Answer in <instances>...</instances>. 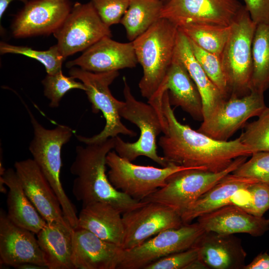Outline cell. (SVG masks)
<instances>
[{
  "label": "cell",
  "mask_w": 269,
  "mask_h": 269,
  "mask_svg": "<svg viewBox=\"0 0 269 269\" xmlns=\"http://www.w3.org/2000/svg\"><path fill=\"white\" fill-rule=\"evenodd\" d=\"M190 40L205 51L220 57L229 39L231 26L188 23L178 27Z\"/></svg>",
  "instance_id": "f546056e"
},
{
  "label": "cell",
  "mask_w": 269,
  "mask_h": 269,
  "mask_svg": "<svg viewBox=\"0 0 269 269\" xmlns=\"http://www.w3.org/2000/svg\"><path fill=\"white\" fill-rule=\"evenodd\" d=\"M197 222L205 231L223 235L246 233L259 237L269 229L268 219L252 215L233 203L198 217Z\"/></svg>",
  "instance_id": "7402d4cb"
},
{
  "label": "cell",
  "mask_w": 269,
  "mask_h": 269,
  "mask_svg": "<svg viewBox=\"0 0 269 269\" xmlns=\"http://www.w3.org/2000/svg\"><path fill=\"white\" fill-rule=\"evenodd\" d=\"M263 93L256 91L243 97L231 96L198 131L214 139L227 141L250 118L259 116L267 107Z\"/></svg>",
  "instance_id": "5bb4252c"
},
{
  "label": "cell",
  "mask_w": 269,
  "mask_h": 269,
  "mask_svg": "<svg viewBox=\"0 0 269 269\" xmlns=\"http://www.w3.org/2000/svg\"><path fill=\"white\" fill-rule=\"evenodd\" d=\"M137 63L132 41L122 43L105 36L79 57L68 61L66 66L70 68L78 66L88 71L102 73L132 68Z\"/></svg>",
  "instance_id": "ac0fdd59"
},
{
  "label": "cell",
  "mask_w": 269,
  "mask_h": 269,
  "mask_svg": "<svg viewBox=\"0 0 269 269\" xmlns=\"http://www.w3.org/2000/svg\"><path fill=\"white\" fill-rule=\"evenodd\" d=\"M204 231L197 222L164 230L134 248L124 250L118 269H144L160 258L191 248Z\"/></svg>",
  "instance_id": "30bf717a"
},
{
  "label": "cell",
  "mask_w": 269,
  "mask_h": 269,
  "mask_svg": "<svg viewBox=\"0 0 269 269\" xmlns=\"http://www.w3.org/2000/svg\"><path fill=\"white\" fill-rule=\"evenodd\" d=\"M178 27L160 18L133 40L137 62L143 70L138 87L141 95L151 99L163 83L174 57Z\"/></svg>",
  "instance_id": "3957f363"
},
{
  "label": "cell",
  "mask_w": 269,
  "mask_h": 269,
  "mask_svg": "<svg viewBox=\"0 0 269 269\" xmlns=\"http://www.w3.org/2000/svg\"><path fill=\"white\" fill-rule=\"evenodd\" d=\"M198 259L197 249L193 247L160 258L146 266L144 269H187Z\"/></svg>",
  "instance_id": "74e56055"
},
{
  "label": "cell",
  "mask_w": 269,
  "mask_h": 269,
  "mask_svg": "<svg viewBox=\"0 0 269 269\" xmlns=\"http://www.w3.org/2000/svg\"><path fill=\"white\" fill-rule=\"evenodd\" d=\"M125 101L120 110L121 117L135 125L140 131L138 139L134 142L124 141L119 136L115 137L114 150L121 157L130 161L144 156L162 167L168 162L157 152L156 138L167 129L166 123L160 118L155 108L149 103L137 100L133 95L126 77L123 78Z\"/></svg>",
  "instance_id": "5b68a950"
},
{
  "label": "cell",
  "mask_w": 269,
  "mask_h": 269,
  "mask_svg": "<svg viewBox=\"0 0 269 269\" xmlns=\"http://www.w3.org/2000/svg\"><path fill=\"white\" fill-rule=\"evenodd\" d=\"M115 138L76 147V156L70 168L75 176L72 193L82 206L96 202L110 204L122 214L143 205L116 189L106 174V157L114 149Z\"/></svg>",
  "instance_id": "7a4b0ae2"
},
{
  "label": "cell",
  "mask_w": 269,
  "mask_h": 269,
  "mask_svg": "<svg viewBox=\"0 0 269 269\" xmlns=\"http://www.w3.org/2000/svg\"><path fill=\"white\" fill-rule=\"evenodd\" d=\"M0 259L1 264L17 269L25 264L48 269L33 233L11 222L2 209L0 212Z\"/></svg>",
  "instance_id": "e0dca14e"
},
{
  "label": "cell",
  "mask_w": 269,
  "mask_h": 269,
  "mask_svg": "<svg viewBox=\"0 0 269 269\" xmlns=\"http://www.w3.org/2000/svg\"><path fill=\"white\" fill-rule=\"evenodd\" d=\"M207 269H244L247 253L233 235L204 231L194 245Z\"/></svg>",
  "instance_id": "ffe728a7"
},
{
  "label": "cell",
  "mask_w": 269,
  "mask_h": 269,
  "mask_svg": "<svg viewBox=\"0 0 269 269\" xmlns=\"http://www.w3.org/2000/svg\"><path fill=\"white\" fill-rule=\"evenodd\" d=\"M124 252L121 246L103 240L87 230L74 229L73 261L75 269H118Z\"/></svg>",
  "instance_id": "44dd1931"
},
{
  "label": "cell",
  "mask_w": 269,
  "mask_h": 269,
  "mask_svg": "<svg viewBox=\"0 0 269 269\" xmlns=\"http://www.w3.org/2000/svg\"><path fill=\"white\" fill-rule=\"evenodd\" d=\"M102 21L108 27L120 23L129 5V0H91Z\"/></svg>",
  "instance_id": "d590c367"
},
{
  "label": "cell",
  "mask_w": 269,
  "mask_h": 269,
  "mask_svg": "<svg viewBox=\"0 0 269 269\" xmlns=\"http://www.w3.org/2000/svg\"><path fill=\"white\" fill-rule=\"evenodd\" d=\"M0 178L8 189L6 204L9 220L18 226L38 233L47 223L25 195L15 170L5 169Z\"/></svg>",
  "instance_id": "4316f807"
},
{
  "label": "cell",
  "mask_w": 269,
  "mask_h": 269,
  "mask_svg": "<svg viewBox=\"0 0 269 269\" xmlns=\"http://www.w3.org/2000/svg\"><path fill=\"white\" fill-rule=\"evenodd\" d=\"M4 185H5V184L4 183L3 181H2V180L0 178V192L3 193H5L6 192V189L4 187Z\"/></svg>",
  "instance_id": "7bdbcfd3"
},
{
  "label": "cell",
  "mask_w": 269,
  "mask_h": 269,
  "mask_svg": "<svg viewBox=\"0 0 269 269\" xmlns=\"http://www.w3.org/2000/svg\"><path fill=\"white\" fill-rule=\"evenodd\" d=\"M239 137L252 153L269 151V107H267L258 119L245 125Z\"/></svg>",
  "instance_id": "1f68e13d"
},
{
  "label": "cell",
  "mask_w": 269,
  "mask_h": 269,
  "mask_svg": "<svg viewBox=\"0 0 269 269\" xmlns=\"http://www.w3.org/2000/svg\"><path fill=\"white\" fill-rule=\"evenodd\" d=\"M106 164L109 167L108 178L113 186L138 201H142L163 187L167 178L173 173L192 168L171 162L162 168L136 165L121 157L113 150L107 155Z\"/></svg>",
  "instance_id": "9c48e42d"
},
{
  "label": "cell",
  "mask_w": 269,
  "mask_h": 269,
  "mask_svg": "<svg viewBox=\"0 0 269 269\" xmlns=\"http://www.w3.org/2000/svg\"><path fill=\"white\" fill-rule=\"evenodd\" d=\"M248 156L235 159L226 169L214 172L200 168H188L169 176L165 185L142 201L155 202L170 207L180 215L226 175L247 160Z\"/></svg>",
  "instance_id": "ba28073f"
},
{
  "label": "cell",
  "mask_w": 269,
  "mask_h": 269,
  "mask_svg": "<svg viewBox=\"0 0 269 269\" xmlns=\"http://www.w3.org/2000/svg\"><path fill=\"white\" fill-rule=\"evenodd\" d=\"M162 0L164 2H165L167 1H168L169 0Z\"/></svg>",
  "instance_id": "ee69618b"
},
{
  "label": "cell",
  "mask_w": 269,
  "mask_h": 269,
  "mask_svg": "<svg viewBox=\"0 0 269 269\" xmlns=\"http://www.w3.org/2000/svg\"><path fill=\"white\" fill-rule=\"evenodd\" d=\"M53 35L66 59L78 52L85 51L104 37H112V32L91 1L86 3L76 2Z\"/></svg>",
  "instance_id": "8fae6325"
},
{
  "label": "cell",
  "mask_w": 269,
  "mask_h": 269,
  "mask_svg": "<svg viewBox=\"0 0 269 269\" xmlns=\"http://www.w3.org/2000/svg\"><path fill=\"white\" fill-rule=\"evenodd\" d=\"M162 108L167 129L158 143L168 162L219 172L237 158L252 154L239 137L232 140H217L179 122L170 104L167 90L162 97Z\"/></svg>",
  "instance_id": "6da1fadb"
},
{
  "label": "cell",
  "mask_w": 269,
  "mask_h": 269,
  "mask_svg": "<svg viewBox=\"0 0 269 269\" xmlns=\"http://www.w3.org/2000/svg\"><path fill=\"white\" fill-rule=\"evenodd\" d=\"M174 55L184 64L198 88L202 101L203 121L205 120L227 99L205 73L192 52L188 38L179 29Z\"/></svg>",
  "instance_id": "d4e9b609"
},
{
  "label": "cell",
  "mask_w": 269,
  "mask_h": 269,
  "mask_svg": "<svg viewBox=\"0 0 269 269\" xmlns=\"http://www.w3.org/2000/svg\"><path fill=\"white\" fill-rule=\"evenodd\" d=\"M189 40L192 52L205 73L226 99L229 98V90L220 57L204 50L192 41Z\"/></svg>",
  "instance_id": "d6a6232c"
},
{
  "label": "cell",
  "mask_w": 269,
  "mask_h": 269,
  "mask_svg": "<svg viewBox=\"0 0 269 269\" xmlns=\"http://www.w3.org/2000/svg\"><path fill=\"white\" fill-rule=\"evenodd\" d=\"M74 229L70 224L47 223L37 239L48 269H75L73 261Z\"/></svg>",
  "instance_id": "603a6c76"
},
{
  "label": "cell",
  "mask_w": 269,
  "mask_h": 269,
  "mask_svg": "<svg viewBox=\"0 0 269 269\" xmlns=\"http://www.w3.org/2000/svg\"><path fill=\"white\" fill-rule=\"evenodd\" d=\"M1 54H20L34 59L44 66L47 74H54L62 71V64L66 59L57 44L46 50H37L25 46L11 45L4 42L0 43Z\"/></svg>",
  "instance_id": "4dcf8cb0"
},
{
  "label": "cell",
  "mask_w": 269,
  "mask_h": 269,
  "mask_svg": "<svg viewBox=\"0 0 269 269\" xmlns=\"http://www.w3.org/2000/svg\"><path fill=\"white\" fill-rule=\"evenodd\" d=\"M122 213L110 204L96 202L82 206L77 228L87 230L101 239L122 246L124 227Z\"/></svg>",
  "instance_id": "cb8c5ba5"
},
{
  "label": "cell",
  "mask_w": 269,
  "mask_h": 269,
  "mask_svg": "<svg viewBox=\"0 0 269 269\" xmlns=\"http://www.w3.org/2000/svg\"><path fill=\"white\" fill-rule=\"evenodd\" d=\"M243 6L238 0H169L160 17L178 27L192 23L230 26Z\"/></svg>",
  "instance_id": "4fadbf2b"
},
{
  "label": "cell",
  "mask_w": 269,
  "mask_h": 269,
  "mask_svg": "<svg viewBox=\"0 0 269 269\" xmlns=\"http://www.w3.org/2000/svg\"><path fill=\"white\" fill-rule=\"evenodd\" d=\"M122 215L124 250L134 248L164 230L178 228L184 224L177 211L155 202H145Z\"/></svg>",
  "instance_id": "7c38bea8"
},
{
  "label": "cell",
  "mask_w": 269,
  "mask_h": 269,
  "mask_svg": "<svg viewBox=\"0 0 269 269\" xmlns=\"http://www.w3.org/2000/svg\"><path fill=\"white\" fill-rule=\"evenodd\" d=\"M17 269H46L43 267H41L36 265L32 264H25L20 265L19 266Z\"/></svg>",
  "instance_id": "b9f144b4"
},
{
  "label": "cell",
  "mask_w": 269,
  "mask_h": 269,
  "mask_svg": "<svg viewBox=\"0 0 269 269\" xmlns=\"http://www.w3.org/2000/svg\"><path fill=\"white\" fill-rule=\"evenodd\" d=\"M250 199L247 204L241 206L250 214L263 217L269 209V185L260 182H255L247 190Z\"/></svg>",
  "instance_id": "8d00e7d4"
},
{
  "label": "cell",
  "mask_w": 269,
  "mask_h": 269,
  "mask_svg": "<svg viewBox=\"0 0 269 269\" xmlns=\"http://www.w3.org/2000/svg\"><path fill=\"white\" fill-rule=\"evenodd\" d=\"M75 79L72 76L64 75L62 71L52 75L47 74L41 82L44 86V95L50 101V108L58 107L61 99L72 89L85 91L84 84Z\"/></svg>",
  "instance_id": "836d02e7"
},
{
  "label": "cell",
  "mask_w": 269,
  "mask_h": 269,
  "mask_svg": "<svg viewBox=\"0 0 269 269\" xmlns=\"http://www.w3.org/2000/svg\"><path fill=\"white\" fill-rule=\"evenodd\" d=\"M166 90L171 106L180 107L194 120L203 121V105L200 94L186 67L174 54L163 83L148 101L159 113H162V97Z\"/></svg>",
  "instance_id": "2e32d148"
},
{
  "label": "cell",
  "mask_w": 269,
  "mask_h": 269,
  "mask_svg": "<svg viewBox=\"0 0 269 269\" xmlns=\"http://www.w3.org/2000/svg\"><path fill=\"white\" fill-rule=\"evenodd\" d=\"M72 7L70 0H29L15 15L12 34L20 38L53 34Z\"/></svg>",
  "instance_id": "9a60e30c"
},
{
  "label": "cell",
  "mask_w": 269,
  "mask_h": 269,
  "mask_svg": "<svg viewBox=\"0 0 269 269\" xmlns=\"http://www.w3.org/2000/svg\"><path fill=\"white\" fill-rule=\"evenodd\" d=\"M69 74L84 84L92 112L97 113L101 111L105 119V127L100 133L91 137L77 135L80 141L90 144L104 141L119 134L132 137L136 135L135 132L122 123L120 110L124 101L115 98L109 89V86L119 75L118 71L95 73L75 66L70 68Z\"/></svg>",
  "instance_id": "52a82bcc"
},
{
  "label": "cell",
  "mask_w": 269,
  "mask_h": 269,
  "mask_svg": "<svg viewBox=\"0 0 269 269\" xmlns=\"http://www.w3.org/2000/svg\"><path fill=\"white\" fill-rule=\"evenodd\" d=\"M14 167L25 195L46 223L69 224L57 196L34 160L16 161Z\"/></svg>",
  "instance_id": "d6986e66"
},
{
  "label": "cell",
  "mask_w": 269,
  "mask_h": 269,
  "mask_svg": "<svg viewBox=\"0 0 269 269\" xmlns=\"http://www.w3.org/2000/svg\"><path fill=\"white\" fill-rule=\"evenodd\" d=\"M244 269H269V254L267 252L260 253Z\"/></svg>",
  "instance_id": "ab89813d"
},
{
  "label": "cell",
  "mask_w": 269,
  "mask_h": 269,
  "mask_svg": "<svg viewBox=\"0 0 269 269\" xmlns=\"http://www.w3.org/2000/svg\"><path fill=\"white\" fill-rule=\"evenodd\" d=\"M33 131L29 150L57 196L64 216L71 227L78 226V215L62 185L60 175L62 167L61 149L70 139L73 133L68 126L60 125L54 129L44 128L27 109Z\"/></svg>",
  "instance_id": "277c9868"
},
{
  "label": "cell",
  "mask_w": 269,
  "mask_h": 269,
  "mask_svg": "<svg viewBox=\"0 0 269 269\" xmlns=\"http://www.w3.org/2000/svg\"><path fill=\"white\" fill-rule=\"evenodd\" d=\"M251 19L256 24L269 23V0H243Z\"/></svg>",
  "instance_id": "f35d334b"
},
{
  "label": "cell",
  "mask_w": 269,
  "mask_h": 269,
  "mask_svg": "<svg viewBox=\"0 0 269 269\" xmlns=\"http://www.w3.org/2000/svg\"><path fill=\"white\" fill-rule=\"evenodd\" d=\"M252 54L253 70L250 90L264 94L269 88V23L257 24Z\"/></svg>",
  "instance_id": "f1b7e54d"
},
{
  "label": "cell",
  "mask_w": 269,
  "mask_h": 269,
  "mask_svg": "<svg viewBox=\"0 0 269 269\" xmlns=\"http://www.w3.org/2000/svg\"><path fill=\"white\" fill-rule=\"evenodd\" d=\"M259 182L256 180L228 174L200 196L180 215L183 224L224 205L233 203L232 197L240 191H247L251 184Z\"/></svg>",
  "instance_id": "484cf974"
},
{
  "label": "cell",
  "mask_w": 269,
  "mask_h": 269,
  "mask_svg": "<svg viewBox=\"0 0 269 269\" xmlns=\"http://www.w3.org/2000/svg\"><path fill=\"white\" fill-rule=\"evenodd\" d=\"M13 0H19L25 4L29 0H0V19H1L9 4Z\"/></svg>",
  "instance_id": "60d3db41"
},
{
  "label": "cell",
  "mask_w": 269,
  "mask_h": 269,
  "mask_svg": "<svg viewBox=\"0 0 269 269\" xmlns=\"http://www.w3.org/2000/svg\"><path fill=\"white\" fill-rule=\"evenodd\" d=\"M269 222V219H268Z\"/></svg>",
  "instance_id": "f6af8a7d"
},
{
  "label": "cell",
  "mask_w": 269,
  "mask_h": 269,
  "mask_svg": "<svg viewBox=\"0 0 269 269\" xmlns=\"http://www.w3.org/2000/svg\"><path fill=\"white\" fill-rule=\"evenodd\" d=\"M164 2L161 0H129V7L120 23L128 39L133 41L160 18Z\"/></svg>",
  "instance_id": "83f0119b"
},
{
  "label": "cell",
  "mask_w": 269,
  "mask_h": 269,
  "mask_svg": "<svg viewBox=\"0 0 269 269\" xmlns=\"http://www.w3.org/2000/svg\"><path fill=\"white\" fill-rule=\"evenodd\" d=\"M251 158L240 165L232 173L269 185V151L252 153Z\"/></svg>",
  "instance_id": "e575fe53"
},
{
  "label": "cell",
  "mask_w": 269,
  "mask_h": 269,
  "mask_svg": "<svg viewBox=\"0 0 269 269\" xmlns=\"http://www.w3.org/2000/svg\"><path fill=\"white\" fill-rule=\"evenodd\" d=\"M231 26L230 36L220 58L230 97H241L251 92L252 43L257 24L243 5Z\"/></svg>",
  "instance_id": "8992f818"
}]
</instances>
